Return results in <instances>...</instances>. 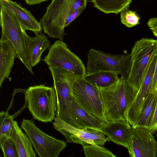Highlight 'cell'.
Returning a JSON list of instances; mask_svg holds the SVG:
<instances>
[{"instance_id":"22","label":"cell","mask_w":157,"mask_h":157,"mask_svg":"<svg viewBox=\"0 0 157 157\" xmlns=\"http://www.w3.org/2000/svg\"><path fill=\"white\" fill-rule=\"evenodd\" d=\"M13 119L7 111L0 113V145L9 137L13 127Z\"/></svg>"},{"instance_id":"18","label":"cell","mask_w":157,"mask_h":157,"mask_svg":"<svg viewBox=\"0 0 157 157\" xmlns=\"http://www.w3.org/2000/svg\"><path fill=\"white\" fill-rule=\"evenodd\" d=\"M13 124L9 137L15 144L19 157H36L32 143L27 134L22 131L17 121H13Z\"/></svg>"},{"instance_id":"28","label":"cell","mask_w":157,"mask_h":157,"mask_svg":"<svg viewBox=\"0 0 157 157\" xmlns=\"http://www.w3.org/2000/svg\"><path fill=\"white\" fill-rule=\"evenodd\" d=\"M157 90V59L153 80L151 87L150 93Z\"/></svg>"},{"instance_id":"20","label":"cell","mask_w":157,"mask_h":157,"mask_svg":"<svg viewBox=\"0 0 157 157\" xmlns=\"http://www.w3.org/2000/svg\"><path fill=\"white\" fill-rule=\"evenodd\" d=\"M84 79L98 87H105L114 83L119 78L115 72L100 71L91 73H86Z\"/></svg>"},{"instance_id":"12","label":"cell","mask_w":157,"mask_h":157,"mask_svg":"<svg viewBox=\"0 0 157 157\" xmlns=\"http://www.w3.org/2000/svg\"><path fill=\"white\" fill-rule=\"evenodd\" d=\"M157 143L149 128L132 127L127 148L132 157H156Z\"/></svg>"},{"instance_id":"8","label":"cell","mask_w":157,"mask_h":157,"mask_svg":"<svg viewBox=\"0 0 157 157\" xmlns=\"http://www.w3.org/2000/svg\"><path fill=\"white\" fill-rule=\"evenodd\" d=\"M42 60L48 66L64 69L78 78L84 77L86 73L81 59L62 40H56L50 46L48 54Z\"/></svg>"},{"instance_id":"32","label":"cell","mask_w":157,"mask_h":157,"mask_svg":"<svg viewBox=\"0 0 157 157\" xmlns=\"http://www.w3.org/2000/svg\"><path fill=\"white\" fill-rule=\"evenodd\" d=\"M156 157H157V148L156 152Z\"/></svg>"},{"instance_id":"21","label":"cell","mask_w":157,"mask_h":157,"mask_svg":"<svg viewBox=\"0 0 157 157\" xmlns=\"http://www.w3.org/2000/svg\"><path fill=\"white\" fill-rule=\"evenodd\" d=\"M132 0H90L93 6L106 14H117L129 7Z\"/></svg>"},{"instance_id":"16","label":"cell","mask_w":157,"mask_h":157,"mask_svg":"<svg viewBox=\"0 0 157 157\" xmlns=\"http://www.w3.org/2000/svg\"><path fill=\"white\" fill-rule=\"evenodd\" d=\"M17 58L16 51L11 43L3 36L0 40V87L8 79Z\"/></svg>"},{"instance_id":"2","label":"cell","mask_w":157,"mask_h":157,"mask_svg":"<svg viewBox=\"0 0 157 157\" xmlns=\"http://www.w3.org/2000/svg\"><path fill=\"white\" fill-rule=\"evenodd\" d=\"M87 1L52 0L40 19L44 33L49 38L63 40L67 17L79 8L86 7Z\"/></svg>"},{"instance_id":"31","label":"cell","mask_w":157,"mask_h":157,"mask_svg":"<svg viewBox=\"0 0 157 157\" xmlns=\"http://www.w3.org/2000/svg\"><path fill=\"white\" fill-rule=\"evenodd\" d=\"M154 35L157 37V27L150 29Z\"/></svg>"},{"instance_id":"29","label":"cell","mask_w":157,"mask_h":157,"mask_svg":"<svg viewBox=\"0 0 157 157\" xmlns=\"http://www.w3.org/2000/svg\"><path fill=\"white\" fill-rule=\"evenodd\" d=\"M150 29L157 27V17L150 18L147 23Z\"/></svg>"},{"instance_id":"23","label":"cell","mask_w":157,"mask_h":157,"mask_svg":"<svg viewBox=\"0 0 157 157\" xmlns=\"http://www.w3.org/2000/svg\"><path fill=\"white\" fill-rule=\"evenodd\" d=\"M86 157H116L110 151L97 144L82 145Z\"/></svg>"},{"instance_id":"33","label":"cell","mask_w":157,"mask_h":157,"mask_svg":"<svg viewBox=\"0 0 157 157\" xmlns=\"http://www.w3.org/2000/svg\"><path fill=\"white\" fill-rule=\"evenodd\" d=\"M156 131H157V130Z\"/></svg>"},{"instance_id":"14","label":"cell","mask_w":157,"mask_h":157,"mask_svg":"<svg viewBox=\"0 0 157 157\" xmlns=\"http://www.w3.org/2000/svg\"><path fill=\"white\" fill-rule=\"evenodd\" d=\"M0 5L13 12L25 30H30L34 33H41L43 29L40 23L36 19L30 11L16 2L11 0H0Z\"/></svg>"},{"instance_id":"26","label":"cell","mask_w":157,"mask_h":157,"mask_svg":"<svg viewBox=\"0 0 157 157\" xmlns=\"http://www.w3.org/2000/svg\"><path fill=\"white\" fill-rule=\"evenodd\" d=\"M86 7H82L76 10L67 17L65 23V27L69 26L70 23L78 17Z\"/></svg>"},{"instance_id":"1","label":"cell","mask_w":157,"mask_h":157,"mask_svg":"<svg viewBox=\"0 0 157 157\" xmlns=\"http://www.w3.org/2000/svg\"><path fill=\"white\" fill-rule=\"evenodd\" d=\"M107 121L128 120L127 114L136 95L126 80L122 77L115 82L105 87H99Z\"/></svg>"},{"instance_id":"25","label":"cell","mask_w":157,"mask_h":157,"mask_svg":"<svg viewBox=\"0 0 157 157\" xmlns=\"http://www.w3.org/2000/svg\"><path fill=\"white\" fill-rule=\"evenodd\" d=\"M0 147L4 157H19L15 144L12 139L9 137L0 144Z\"/></svg>"},{"instance_id":"11","label":"cell","mask_w":157,"mask_h":157,"mask_svg":"<svg viewBox=\"0 0 157 157\" xmlns=\"http://www.w3.org/2000/svg\"><path fill=\"white\" fill-rule=\"evenodd\" d=\"M52 123L53 128L64 136L67 143L103 146L108 141L105 135L98 129L88 128H77L56 117Z\"/></svg>"},{"instance_id":"5","label":"cell","mask_w":157,"mask_h":157,"mask_svg":"<svg viewBox=\"0 0 157 157\" xmlns=\"http://www.w3.org/2000/svg\"><path fill=\"white\" fill-rule=\"evenodd\" d=\"M0 23L2 36L8 40L15 49L18 58L33 75L28 59V37L23 27L14 14L0 6Z\"/></svg>"},{"instance_id":"30","label":"cell","mask_w":157,"mask_h":157,"mask_svg":"<svg viewBox=\"0 0 157 157\" xmlns=\"http://www.w3.org/2000/svg\"><path fill=\"white\" fill-rule=\"evenodd\" d=\"M25 2L29 5L39 4L49 0H24Z\"/></svg>"},{"instance_id":"13","label":"cell","mask_w":157,"mask_h":157,"mask_svg":"<svg viewBox=\"0 0 157 157\" xmlns=\"http://www.w3.org/2000/svg\"><path fill=\"white\" fill-rule=\"evenodd\" d=\"M132 128L128 120H120L108 121L102 132L107 136L108 141H111L127 148Z\"/></svg>"},{"instance_id":"4","label":"cell","mask_w":157,"mask_h":157,"mask_svg":"<svg viewBox=\"0 0 157 157\" xmlns=\"http://www.w3.org/2000/svg\"><path fill=\"white\" fill-rule=\"evenodd\" d=\"M53 81V87L57 98L56 117L75 128L78 127L73 121L71 107L73 98V85L78 78L73 74L64 69L48 66Z\"/></svg>"},{"instance_id":"9","label":"cell","mask_w":157,"mask_h":157,"mask_svg":"<svg viewBox=\"0 0 157 157\" xmlns=\"http://www.w3.org/2000/svg\"><path fill=\"white\" fill-rule=\"evenodd\" d=\"M73 97L84 109L105 122L103 104L99 87L86 80L84 77L78 78L72 89Z\"/></svg>"},{"instance_id":"10","label":"cell","mask_w":157,"mask_h":157,"mask_svg":"<svg viewBox=\"0 0 157 157\" xmlns=\"http://www.w3.org/2000/svg\"><path fill=\"white\" fill-rule=\"evenodd\" d=\"M21 128L28 136L35 151L40 157H57L66 146L64 141L44 133L33 121L23 119Z\"/></svg>"},{"instance_id":"3","label":"cell","mask_w":157,"mask_h":157,"mask_svg":"<svg viewBox=\"0 0 157 157\" xmlns=\"http://www.w3.org/2000/svg\"><path fill=\"white\" fill-rule=\"evenodd\" d=\"M22 92L34 119L45 123L52 121L57 109L56 95L53 86L41 84L30 86Z\"/></svg>"},{"instance_id":"24","label":"cell","mask_w":157,"mask_h":157,"mask_svg":"<svg viewBox=\"0 0 157 157\" xmlns=\"http://www.w3.org/2000/svg\"><path fill=\"white\" fill-rule=\"evenodd\" d=\"M121 22L127 27L131 28L140 24V17L135 11L129 9L127 7L120 12Z\"/></svg>"},{"instance_id":"19","label":"cell","mask_w":157,"mask_h":157,"mask_svg":"<svg viewBox=\"0 0 157 157\" xmlns=\"http://www.w3.org/2000/svg\"><path fill=\"white\" fill-rule=\"evenodd\" d=\"M157 101V90L150 93L136 122L132 127L140 126L149 128L154 116Z\"/></svg>"},{"instance_id":"15","label":"cell","mask_w":157,"mask_h":157,"mask_svg":"<svg viewBox=\"0 0 157 157\" xmlns=\"http://www.w3.org/2000/svg\"><path fill=\"white\" fill-rule=\"evenodd\" d=\"M71 114L73 121L80 129L91 128L102 132L104 125L107 122L100 120L86 111L74 98L71 105Z\"/></svg>"},{"instance_id":"6","label":"cell","mask_w":157,"mask_h":157,"mask_svg":"<svg viewBox=\"0 0 157 157\" xmlns=\"http://www.w3.org/2000/svg\"><path fill=\"white\" fill-rule=\"evenodd\" d=\"M157 50V40L149 38L136 41L131 53V66L126 81L137 92L146 75L151 58Z\"/></svg>"},{"instance_id":"27","label":"cell","mask_w":157,"mask_h":157,"mask_svg":"<svg viewBox=\"0 0 157 157\" xmlns=\"http://www.w3.org/2000/svg\"><path fill=\"white\" fill-rule=\"evenodd\" d=\"M157 101L154 116L149 128L150 131L153 135L157 130Z\"/></svg>"},{"instance_id":"17","label":"cell","mask_w":157,"mask_h":157,"mask_svg":"<svg viewBox=\"0 0 157 157\" xmlns=\"http://www.w3.org/2000/svg\"><path fill=\"white\" fill-rule=\"evenodd\" d=\"M35 34L34 37L29 36L28 37V58L32 68L39 63L43 52L51 46L50 42L45 34L38 33Z\"/></svg>"},{"instance_id":"7","label":"cell","mask_w":157,"mask_h":157,"mask_svg":"<svg viewBox=\"0 0 157 157\" xmlns=\"http://www.w3.org/2000/svg\"><path fill=\"white\" fill-rule=\"evenodd\" d=\"M87 73L111 71L127 79L131 66V53L112 55L91 48L87 55Z\"/></svg>"}]
</instances>
